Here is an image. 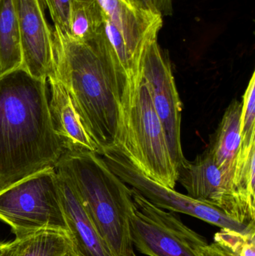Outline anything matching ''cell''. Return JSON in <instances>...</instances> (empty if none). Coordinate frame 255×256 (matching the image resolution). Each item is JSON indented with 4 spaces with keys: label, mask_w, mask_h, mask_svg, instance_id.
<instances>
[{
    "label": "cell",
    "mask_w": 255,
    "mask_h": 256,
    "mask_svg": "<svg viewBox=\"0 0 255 256\" xmlns=\"http://www.w3.org/2000/svg\"><path fill=\"white\" fill-rule=\"evenodd\" d=\"M55 74L67 88L97 154L116 144L126 74L103 30L79 40L52 27Z\"/></svg>",
    "instance_id": "1"
},
{
    "label": "cell",
    "mask_w": 255,
    "mask_h": 256,
    "mask_svg": "<svg viewBox=\"0 0 255 256\" xmlns=\"http://www.w3.org/2000/svg\"><path fill=\"white\" fill-rule=\"evenodd\" d=\"M46 82L22 68L0 76V191L55 168L65 150L51 120Z\"/></svg>",
    "instance_id": "2"
},
{
    "label": "cell",
    "mask_w": 255,
    "mask_h": 256,
    "mask_svg": "<svg viewBox=\"0 0 255 256\" xmlns=\"http://www.w3.org/2000/svg\"><path fill=\"white\" fill-rule=\"evenodd\" d=\"M55 170L70 180L112 256H137L130 219L134 212L132 189L98 154L64 150Z\"/></svg>",
    "instance_id": "3"
},
{
    "label": "cell",
    "mask_w": 255,
    "mask_h": 256,
    "mask_svg": "<svg viewBox=\"0 0 255 256\" xmlns=\"http://www.w3.org/2000/svg\"><path fill=\"white\" fill-rule=\"evenodd\" d=\"M115 147L144 176L175 189L178 170L139 66L126 78Z\"/></svg>",
    "instance_id": "4"
},
{
    "label": "cell",
    "mask_w": 255,
    "mask_h": 256,
    "mask_svg": "<svg viewBox=\"0 0 255 256\" xmlns=\"http://www.w3.org/2000/svg\"><path fill=\"white\" fill-rule=\"evenodd\" d=\"M0 220L10 226L17 239L41 231L69 236L55 168L39 172L0 191Z\"/></svg>",
    "instance_id": "5"
},
{
    "label": "cell",
    "mask_w": 255,
    "mask_h": 256,
    "mask_svg": "<svg viewBox=\"0 0 255 256\" xmlns=\"http://www.w3.org/2000/svg\"><path fill=\"white\" fill-rule=\"evenodd\" d=\"M131 189L135 209L130 219V236L139 252L148 256H197L198 250L208 244L175 212L157 207Z\"/></svg>",
    "instance_id": "6"
},
{
    "label": "cell",
    "mask_w": 255,
    "mask_h": 256,
    "mask_svg": "<svg viewBox=\"0 0 255 256\" xmlns=\"http://www.w3.org/2000/svg\"><path fill=\"white\" fill-rule=\"evenodd\" d=\"M100 156L124 183L160 208L185 214L221 228L243 231L249 224H240L214 206L198 201L148 178L117 148L107 149Z\"/></svg>",
    "instance_id": "7"
},
{
    "label": "cell",
    "mask_w": 255,
    "mask_h": 256,
    "mask_svg": "<svg viewBox=\"0 0 255 256\" xmlns=\"http://www.w3.org/2000/svg\"><path fill=\"white\" fill-rule=\"evenodd\" d=\"M139 68L151 94L156 112L166 136L172 160L179 170L187 161L181 144L183 106L169 60L157 40L146 45Z\"/></svg>",
    "instance_id": "8"
},
{
    "label": "cell",
    "mask_w": 255,
    "mask_h": 256,
    "mask_svg": "<svg viewBox=\"0 0 255 256\" xmlns=\"http://www.w3.org/2000/svg\"><path fill=\"white\" fill-rule=\"evenodd\" d=\"M19 25L22 68L33 78L47 81L54 76L52 27L45 15L43 0H13Z\"/></svg>",
    "instance_id": "9"
},
{
    "label": "cell",
    "mask_w": 255,
    "mask_h": 256,
    "mask_svg": "<svg viewBox=\"0 0 255 256\" xmlns=\"http://www.w3.org/2000/svg\"><path fill=\"white\" fill-rule=\"evenodd\" d=\"M104 14L121 33L131 62L139 67L145 46L158 39L163 16L145 6L142 0H97Z\"/></svg>",
    "instance_id": "10"
},
{
    "label": "cell",
    "mask_w": 255,
    "mask_h": 256,
    "mask_svg": "<svg viewBox=\"0 0 255 256\" xmlns=\"http://www.w3.org/2000/svg\"><path fill=\"white\" fill-rule=\"evenodd\" d=\"M55 172L74 256H112L71 182L61 172Z\"/></svg>",
    "instance_id": "11"
},
{
    "label": "cell",
    "mask_w": 255,
    "mask_h": 256,
    "mask_svg": "<svg viewBox=\"0 0 255 256\" xmlns=\"http://www.w3.org/2000/svg\"><path fill=\"white\" fill-rule=\"evenodd\" d=\"M178 182L185 188L187 196L224 213L227 190L221 170L210 149L196 160H187L181 166L178 170Z\"/></svg>",
    "instance_id": "12"
},
{
    "label": "cell",
    "mask_w": 255,
    "mask_h": 256,
    "mask_svg": "<svg viewBox=\"0 0 255 256\" xmlns=\"http://www.w3.org/2000/svg\"><path fill=\"white\" fill-rule=\"evenodd\" d=\"M50 88L49 112L54 129L65 150H85L97 154V149L82 126L71 98L59 78L47 80Z\"/></svg>",
    "instance_id": "13"
},
{
    "label": "cell",
    "mask_w": 255,
    "mask_h": 256,
    "mask_svg": "<svg viewBox=\"0 0 255 256\" xmlns=\"http://www.w3.org/2000/svg\"><path fill=\"white\" fill-rule=\"evenodd\" d=\"M242 104L233 100L220 122L212 147L210 148L223 174L228 197L226 209L232 200L235 167L241 148V116Z\"/></svg>",
    "instance_id": "14"
},
{
    "label": "cell",
    "mask_w": 255,
    "mask_h": 256,
    "mask_svg": "<svg viewBox=\"0 0 255 256\" xmlns=\"http://www.w3.org/2000/svg\"><path fill=\"white\" fill-rule=\"evenodd\" d=\"M22 66L19 25L13 0L0 2V76Z\"/></svg>",
    "instance_id": "15"
},
{
    "label": "cell",
    "mask_w": 255,
    "mask_h": 256,
    "mask_svg": "<svg viewBox=\"0 0 255 256\" xmlns=\"http://www.w3.org/2000/svg\"><path fill=\"white\" fill-rule=\"evenodd\" d=\"M17 240L16 256H74L66 233L41 231Z\"/></svg>",
    "instance_id": "16"
},
{
    "label": "cell",
    "mask_w": 255,
    "mask_h": 256,
    "mask_svg": "<svg viewBox=\"0 0 255 256\" xmlns=\"http://www.w3.org/2000/svg\"><path fill=\"white\" fill-rule=\"evenodd\" d=\"M103 20L97 0H73L68 34L76 40H89L104 30Z\"/></svg>",
    "instance_id": "17"
},
{
    "label": "cell",
    "mask_w": 255,
    "mask_h": 256,
    "mask_svg": "<svg viewBox=\"0 0 255 256\" xmlns=\"http://www.w3.org/2000/svg\"><path fill=\"white\" fill-rule=\"evenodd\" d=\"M214 242L235 256H255V224L251 222L243 231L221 228L214 236Z\"/></svg>",
    "instance_id": "18"
},
{
    "label": "cell",
    "mask_w": 255,
    "mask_h": 256,
    "mask_svg": "<svg viewBox=\"0 0 255 256\" xmlns=\"http://www.w3.org/2000/svg\"><path fill=\"white\" fill-rule=\"evenodd\" d=\"M241 116V146L247 147L255 140V75L253 73L243 98Z\"/></svg>",
    "instance_id": "19"
},
{
    "label": "cell",
    "mask_w": 255,
    "mask_h": 256,
    "mask_svg": "<svg viewBox=\"0 0 255 256\" xmlns=\"http://www.w3.org/2000/svg\"><path fill=\"white\" fill-rule=\"evenodd\" d=\"M49 9L54 26L69 33V21L73 0H43Z\"/></svg>",
    "instance_id": "20"
},
{
    "label": "cell",
    "mask_w": 255,
    "mask_h": 256,
    "mask_svg": "<svg viewBox=\"0 0 255 256\" xmlns=\"http://www.w3.org/2000/svg\"><path fill=\"white\" fill-rule=\"evenodd\" d=\"M148 8L162 16H172L173 14V0H142Z\"/></svg>",
    "instance_id": "21"
},
{
    "label": "cell",
    "mask_w": 255,
    "mask_h": 256,
    "mask_svg": "<svg viewBox=\"0 0 255 256\" xmlns=\"http://www.w3.org/2000/svg\"><path fill=\"white\" fill-rule=\"evenodd\" d=\"M197 256H235L226 248L214 243L207 244L199 248L197 251Z\"/></svg>",
    "instance_id": "22"
},
{
    "label": "cell",
    "mask_w": 255,
    "mask_h": 256,
    "mask_svg": "<svg viewBox=\"0 0 255 256\" xmlns=\"http://www.w3.org/2000/svg\"><path fill=\"white\" fill-rule=\"evenodd\" d=\"M17 246V239H15L13 242H0V256H16Z\"/></svg>",
    "instance_id": "23"
},
{
    "label": "cell",
    "mask_w": 255,
    "mask_h": 256,
    "mask_svg": "<svg viewBox=\"0 0 255 256\" xmlns=\"http://www.w3.org/2000/svg\"><path fill=\"white\" fill-rule=\"evenodd\" d=\"M0 2H1V0H0Z\"/></svg>",
    "instance_id": "24"
}]
</instances>
